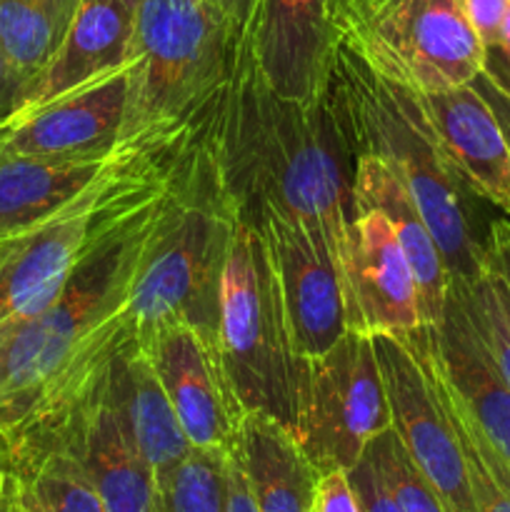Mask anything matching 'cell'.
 I'll return each mask as SVG.
<instances>
[{"instance_id": "cell-1", "label": "cell", "mask_w": 510, "mask_h": 512, "mask_svg": "<svg viewBox=\"0 0 510 512\" xmlns=\"http://www.w3.org/2000/svg\"><path fill=\"white\" fill-rule=\"evenodd\" d=\"M170 180L173 170L153 198L85 255L53 303L0 333L5 460L55 443L108 370L138 343L125 310Z\"/></svg>"}, {"instance_id": "cell-2", "label": "cell", "mask_w": 510, "mask_h": 512, "mask_svg": "<svg viewBox=\"0 0 510 512\" xmlns=\"http://www.w3.org/2000/svg\"><path fill=\"white\" fill-rule=\"evenodd\" d=\"M205 140L240 220L278 213L323 235L338 255L353 218V153L328 100L270 90L245 63L205 115Z\"/></svg>"}, {"instance_id": "cell-3", "label": "cell", "mask_w": 510, "mask_h": 512, "mask_svg": "<svg viewBox=\"0 0 510 512\" xmlns=\"http://www.w3.org/2000/svg\"><path fill=\"white\" fill-rule=\"evenodd\" d=\"M205 115L175 160L130 288L125 313L138 335L163 320H185L218 340L220 280L240 215L205 140Z\"/></svg>"}, {"instance_id": "cell-4", "label": "cell", "mask_w": 510, "mask_h": 512, "mask_svg": "<svg viewBox=\"0 0 510 512\" xmlns=\"http://www.w3.org/2000/svg\"><path fill=\"white\" fill-rule=\"evenodd\" d=\"M330 110L355 155L383 160L418 205L433 233L450 283L470 285L488 263L485 240L475 238L458 175L440 155L410 90L388 83L343 45L325 90Z\"/></svg>"}, {"instance_id": "cell-5", "label": "cell", "mask_w": 510, "mask_h": 512, "mask_svg": "<svg viewBox=\"0 0 510 512\" xmlns=\"http://www.w3.org/2000/svg\"><path fill=\"white\" fill-rule=\"evenodd\" d=\"M120 140L193 123L248 63L243 28L220 0H138Z\"/></svg>"}, {"instance_id": "cell-6", "label": "cell", "mask_w": 510, "mask_h": 512, "mask_svg": "<svg viewBox=\"0 0 510 512\" xmlns=\"http://www.w3.org/2000/svg\"><path fill=\"white\" fill-rule=\"evenodd\" d=\"M218 350L243 413L268 415L295 435L308 363L295 350L263 230L245 220L220 280Z\"/></svg>"}, {"instance_id": "cell-7", "label": "cell", "mask_w": 510, "mask_h": 512, "mask_svg": "<svg viewBox=\"0 0 510 512\" xmlns=\"http://www.w3.org/2000/svg\"><path fill=\"white\" fill-rule=\"evenodd\" d=\"M333 25L360 63L413 93L473 83L485 68L463 0H333Z\"/></svg>"}, {"instance_id": "cell-8", "label": "cell", "mask_w": 510, "mask_h": 512, "mask_svg": "<svg viewBox=\"0 0 510 512\" xmlns=\"http://www.w3.org/2000/svg\"><path fill=\"white\" fill-rule=\"evenodd\" d=\"M390 428L373 335L348 330L335 348L308 363L295 438L318 470H353Z\"/></svg>"}, {"instance_id": "cell-9", "label": "cell", "mask_w": 510, "mask_h": 512, "mask_svg": "<svg viewBox=\"0 0 510 512\" xmlns=\"http://www.w3.org/2000/svg\"><path fill=\"white\" fill-rule=\"evenodd\" d=\"M420 333L373 335L393 430L448 512H478L463 440L445 408Z\"/></svg>"}, {"instance_id": "cell-10", "label": "cell", "mask_w": 510, "mask_h": 512, "mask_svg": "<svg viewBox=\"0 0 510 512\" xmlns=\"http://www.w3.org/2000/svg\"><path fill=\"white\" fill-rule=\"evenodd\" d=\"M138 348L153 365L188 443L215 453L233 450L243 408L225 375L218 340L185 320H163L138 335Z\"/></svg>"}, {"instance_id": "cell-11", "label": "cell", "mask_w": 510, "mask_h": 512, "mask_svg": "<svg viewBox=\"0 0 510 512\" xmlns=\"http://www.w3.org/2000/svg\"><path fill=\"white\" fill-rule=\"evenodd\" d=\"M258 228L273 258L295 350L310 363L335 348L350 330L340 260L323 235L300 220L270 213Z\"/></svg>"}, {"instance_id": "cell-12", "label": "cell", "mask_w": 510, "mask_h": 512, "mask_svg": "<svg viewBox=\"0 0 510 512\" xmlns=\"http://www.w3.org/2000/svg\"><path fill=\"white\" fill-rule=\"evenodd\" d=\"M338 48L333 0H255L245 55L260 80L283 98L320 103Z\"/></svg>"}, {"instance_id": "cell-13", "label": "cell", "mask_w": 510, "mask_h": 512, "mask_svg": "<svg viewBox=\"0 0 510 512\" xmlns=\"http://www.w3.org/2000/svg\"><path fill=\"white\" fill-rule=\"evenodd\" d=\"M350 330L368 335H415L423 328L415 275L380 210H353L340 250Z\"/></svg>"}, {"instance_id": "cell-14", "label": "cell", "mask_w": 510, "mask_h": 512, "mask_svg": "<svg viewBox=\"0 0 510 512\" xmlns=\"http://www.w3.org/2000/svg\"><path fill=\"white\" fill-rule=\"evenodd\" d=\"M130 60L0 125V153L40 158H95L113 153L123 135Z\"/></svg>"}, {"instance_id": "cell-15", "label": "cell", "mask_w": 510, "mask_h": 512, "mask_svg": "<svg viewBox=\"0 0 510 512\" xmlns=\"http://www.w3.org/2000/svg\"><path fill=\"white\" fill-rule=\"evenodd\" d=\"M118 363L80 405L58 440L45 448H68L80 460L105 512H158V483L130 433Z\"/></svg>"}, {"instance_id": "cell-16", "label": "cell", "mask_w": 510, "mask_h": 512, "mask_svg": "<svg viewBox=\"0 0 510 512\" xmlns=\"http://www.w3.org/2000/svg\"><path fill=\"white\" fill-rule=\"evenodd\" d=\"M410 95L460 183L510 215V145L483 93L465 83Z\"/></svg>"}, {"instance_id": "cell-17", "label": "cell", "mask_w": 510, "mask_h": 512, "mask_svg": "<svg viewBox=\"0 0 510 512\" xmlns=\"http://www.w3.org/2000/svg\"><path fill=\"white\" fill-rule=\"evenodd\" d=\"M425 343L448 388L510 473V388L453 290L443 323L438 330H425Z\"/></svg>"}, {"instance_id": "cell-18", "label": "cell", "mask_w": 510, "mask_h": 512, "mask_svg": "<svg viewBox=\"0 0 510 512\" xmlns=\"http://www.w3.org/2000/svg\"><path fill=\"white\" fill-rule=\"evenodd\" d=\"M155 135V133H150ZM150 135L120 140L118 148L95 158H40L0 153V240L33 228L78 198L115 165L143 148Z\"/></svg>"}, {"instance_id": "cell-19", "label": "cell", "mask_w": 510, "mask_h": 512, "mask_svg": "<svg viewBox=\"0 0 510 512\" xmlns=\"http://www.w3.org/2000/svg\"><path fill=\"white\" fill-rule=\"evenodd\" d=\"M375 208L388 218L415 275L420 295V315L425 330H438L445 318L450 275L433 233L425 225L418 205L405 190L403 180L375 155H355L353 210Z\"/></svg>"}, {"instance_id": "cell-20", "label": "cell", "mask_w": 510, "mask_h": 512, "mask_svg": "<svg viewBox=\"0 0 510 512\" xmlns=\"http://www.w3.org/2000/svg\"><path fill=\"white\" fill-rule=\"evenodd\" d=\"M135 10L138 0H83L53 58L35 75L23 110L128 63Z\"/></svg>"}, {"instance_id": "cell-21", "label": "cell", "mask_w": 510, "mask_h": 512, "mask_svg": "<svg viewBox=\"0 0 510 512\" xmlns=\"http://www.w3.org/2000/svg\"><path fill=\"white\" fill-rule=\"evenodd\" d=\"M235 455L258 512H313L320 470L285 425L243 413Z\"/></svg>"}, {"instance_id": "cell-22", "label": "cell", "mask_w": 510, "mask_h": 512, "mask_svg": "<svg viewBox=\"0 0 510 512\" xmlns=\"http://www.w3.org/2000/svg\"><path fill=\"white\" fill-rule=\"evenodd\" d=\"M118 380L130 433L158 478L173 470L193 445L185 438L183 425L138 343L120 358Z\"/></svg>"}, {"instance_id": "cell-23", "label": "cell", "mask_w": 510, "mask_h": 512, "mask_svg": "<svg viewBox=\"0 0 510 512\" xmlns=\"http://www.w3.org/2000/svg\"><path fill=\"white\" fill-rule=\"evenodd\" d=\"M30 512H105L98 490L68 448H40L5 460Z\"/></svg>"}, {"instance_id": "cell-24", "label": "cell", "mask_w": 510, "mask_h": 512, "mask_svg": "<svg viewBox=\"0 0 510 512\" xmlns=\"http://www.w3.org/2000/svg\"><path fill=\"white\" fill-rule=\"evenodd\" d=\"M80 3L83 0H0V48L20 73L35 80L48 65Z\"/></svg>"}, {"instance_id": "cell-25", "label": "cell", "mask_w": 510, "mask_h": 512, "mask_svg": "<svg viewBox=\"0 0 510 512\" xmlns=\"http://www.w3.org/2000/svg\"><path fill=\"white\" fill-rule=\"evenodd\" d=\"M420 343H423L425 358H428L430 370L435 375V383H438L440 395L445 400V408H448L450 418H453L455 430H458L460 440H463L465 458H468V470H470V485H473V498L478 512H510V473L503 463H500L498 455L493 453L485 438L480 435V430L475 428L473 420L468 418V413L463 410V405L458 403V398L453 395V390L445 383L443 373L435 365L433 355H430L428 343H425V330L420 333Z\"/></svg>"}, {"instance_id": "cell-26", "label": "cell", "mask_w": 510, "mask_h": 512, "mask_svg": "<svg viewBox=\"0 0 510 512\" xmlns=\"http://www.w3.org/2000/svg\"><path fill=\"white\" fill-rule=\"evenodd\" d=\"M450 290L460 298L495 370L510 388V290L498 265L488 255L483 273L473 283H450Z\"/></svg>"}, {"instance_id": "cell-27", "label": "cell", "mask_w": 510, "mask_h": 512, "mask_svg": "<svg viewBox=\"0 0 510 512\" xmlns=\"http://www.w3.org/2000/svg\"><path fill=\"white\" fill-rule=\"evenodd\" d=\"M225 455L193 448L158 475V512H225Z\"/></svg>"}, {"instance_id": "cell-28", "label": "cell", "mask_w": 510, "mask_h": 512, "mask_svg": "<svg viewBox=\"0 0 510 512\" xmlns=\"http://www.w3.org/2000/svg\"><path fill=\"white\" fill-rule=\"evenodd\" d=\"M365 455H368L370 463L375 465V470H378V475L383 478V483L388 485L393 498L398 500L400 510L448 512L445 503L440 500V495L430 488L428 480L420 475V470L415 468L413 460L408 458V453H405V448L400 445L393 428L380 433L378 438L368 445Z\"/></svg>"}, {"instance_id": "cell-29", "label": "cell", "mask_w": 510, "mask_h": 512, "mask_svg": "<svg viewBox=\"0 0 510 512\" xmlns=\"http://www.w3.org/2000/svg\"><path fill=\"white\" fill-rule=\"evenodd\" d=\"M313 512H363L358 490L350 480V470H320L318 485H315Z\"/></svg>"}, {"instance_id": "cell-30", "label": "cell", "mask_w": 510, "mask_h": 512, "mask_svg": "<svg viewBox=\"0 0 510 512\" xmlns=\"http://www.w3.org/2000/svg\"><path fill=\"white\" fill-rule=\"evenodd\" d=\"M350 480H353L355 490H358L360 508H363V512H403L400 510L398 500L393 498L388 485L383 483V478H380L378 470H375V465L370 463L368 455H363L360 463L350 470Z\"/></svg>"}, {"instance_id": "cell-31", "label": "cell", "mask_w": 510, "mask_h": 512, "mask_svg": "<svg viewBox=\"0 0 510 512\" xmlns=\"http://www.w3.org/2000/svg\"><path fill=\"white\" fill-rule=\"evenodd\" d=\"M463 8L485 50L498 45L505 18H508L510 0H463Z\"/></svg>"}, {"instance_id": "cell-32", "label": "cell", "mask_w": 510, "mask_h": 512, "mask_svg": "<svg viewBox=\"0 0 510 512\" xmlns=\"http://www.w3.org/2000/svg\"><path fill=\"white\" fill-rule=\"evenodd\" d=\"M30 83L33 80L25 73H20L13 65V60L0 48V125L8 123L10 118H15L25 108Z\"/></svg>"}, {"instance_id": "cell-33", "label": "cell", "mask_w": 510, "mask_h": 512, "mask_svg": "<svg viewBox=\"0 0 510 512\" xmlns=\"http://www.w3.org/2000/svg\"><path fill=\"white\" fill-rule=\"evenodd\" d=\"M225 512H258L238 455H235V445L225 455Z\"/></svg>"}, {"instance_id": "cell-34", "label": "cell", "mask_w": 510, "mask_h": 512, "mask_svg": "<svg viewBox=\"0 0 510 512\" xmlns=\"http://www.w3.org/2000/svg\"><path fill=\"white\" fill-rule=\"evenodd\" d=\"M483 73L488 75L490 80L505 88L510 93V10L508 18H505L503 35H500L498 45L485 50V68Z\"/></svg>"}, {"instance_id": "cell-35", "label": "cell", "mask_w": 510, "mask_h": 512, "mask_svg": "<svg viewBox=\"0 0 510 512\" xmlns=\"http://www.w3.org/2000/svg\"><path fill=\"white\" fill-rule=\"evenodd\" d=\"M485 248H488V255L493 258V263L498 265L500 275H503L505 285L510 290V218L495 220L490 225V233L485 235Z\"/></svg>"}, {"instance_id": "cell-36", "label": "cell", "mask_w": 510, "mask_h": 512, "mask_svg": "<svg viewBox=\"0 0 510 512\" xmlns=\"http://www.w3.org/2000/svg\"><path fill=\"white\" fill-rule=\"evenodd\" d=\"M475 88L483 93V98L488 100L490 108H493V113L498 115L500 125H503V133H505V140H508L510 145V93L505 88H500L495 80H490L488 75L480 73L478 78L473 80Z\"/></svg>"}, {"instance_id": "cell-37", "label": "cell", "mask_w": 510, "mask_h": 512, "mask_svg": "<svg viewBox=\"0 0 510 512\" xmlns=\"http://www.w3.org/2000/svg\"><path fill=\"white\" fill-rule=\"evenodd\" d=\"M0 512H30L25 508L23 498H20L18 483H15V478L10 475V470L3 480V488H0Z\"/></svg>"}, {"instance_id": "cell-38", "label": "cell", "mask_w": 510, "mask_h": 512, "mask_svg": "<svg viewBox=\"0 0 510 512\" xmlns=\"http://www.w3.org/2000/svg\"><path fill=\"white\" fill-rule=\"evenodd\" d=\"M220 3H223V8L233 15L235 23L243 28V35H248V23L250 15H253L255 0H220Z\"/></svg>"}, {"instance_id": "cell-39", "label": "cell", "mask_w": 510, "mask_h": 512, "mask_svg": "<svg viewBox=\"0 0 510 512\" xmlns=\"http://www.w3.org/2000/svg\"><path fill=\"white\" fill-rule=\"evenodd\" d=\"M5 475H8V465H5V458H3V453H0V488H3V480H5Z\"/></svg>"}]
</instances>
